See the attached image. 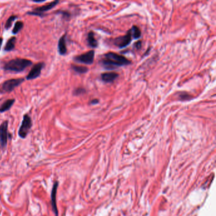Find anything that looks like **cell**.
I'll return each instance as SVG.
<instances>
[{"label": "cell", "instance_id": "cb8c5ba5", "mask_svg": "<svg viewBox=\"0 0 216 216\" xmlns=\"http://www.w3.org/2000/svg\"><path fill=\"white\" fill-rule=\"evenodd\" d=\"M99 103L98 100L95 99V100H91V102H90V104H91V105H95V104H97V103Z\"/></svg>", "mask_w": 216, "mask_h": 216}, {"label": "cell", "instance_id": "e0dca14e", "mask_svg": "<svg viewBox=\"0 0 216 216\" xmlns=\"http://www.w3.org/2000/svg\"><path fill=\"white\" fill-rule=\"evenodd\" d=\"M72 68L75 72L79 74H85L88 71V69L85 66L72 65Z\"/></svg>", "mask_w": 216, "mask_h": 216}, {"label": "cell", "instance_id": "30bf717a", "mask_svg": "<svg viewBox=\"0 0 216 216\" xmlns=\"http://www.w3.org/2000/svg\"><path fill=\"white\" fill-rule=\"evenodd\" d=\"M58 186H59V183L57 181L53 184L52 190H51V194L52 209H53V212H55L56 216H58V215H59L58 208H57V200H56Z\"/></svg>", "mask_w": 216, "mask_h": 216}, {"label": "cell", "instance_id": "ffe728a7", "mask_svg": "<svg viewBox=\"0 0 216 216\" xmlns=\"http://www.w3.org/2000/svg\"><path fill=\"white\" fill-rule=\"evenodd\" d=\"M17 18V16H15V15H12L11 17H9V18L7 20L6 23H5V29H9L10 28H11V26L12 25V23L13 22V21Z\"/></svg>", "mask_w": 216, "mask_h": 216}, {"label": "cell", "instance_id": "7c38bea8", "mask_svg": "<svg viewBox=\"0 0 216 216\" xmlns=\"http://www.w3.org/2000/svg\"><path fill=\"white\" fill-rule=\"evenodd\" d=\"M59 52L61 55H65L67 53V46H66V36L64 35L60 38L58 44Z\"/></svg>", "mask_w": 216, "mask_h": 216}, {"label": "cell", "instance_id": "44dd1931", "mask_svg": "<svg viewBox=\"0 0 216 216\" xmlns=\"http://www.w3.org/2000/svg\"><path fill=\"white\" fill-rule=\"evenodd\" d=\"M86 92V90L83 88H79L76 90H74V95L77 96V95H82L83 93H85Z\"/></svg>", "mask_w": 216, "mask_h": 216}, {"label": "cell", "instance_id": "2e32d148", "mask_svg": "<svg viewBox=\"0 0 216 216\" xmlns=\"http://www.w3.org/2000/svg\"><path fill=\"white\" fill-rule=\"evenodd\" d=\"M131 30L132 38L134 39H139L141 37V31H140V29L138 28L137 26L134 25L132 28H131Z\"/></svg>", "mask_w": 216, "mask_h": 216}, {"label": "cell", "instance_id": "9c48e42d", "mask_svg": "<svg viewBox=\"0 0 216 216\" xmlns=\"http://www.w3.org/2000/svg\"><path fill=\"white\" fill-rule=\"evenodd\" d=\"M45 64L44 62H39L33 66L29 73L26 76L27 80H32L38 78L41 72V70L44 67Z\"/></svg>", "mask_w": 216, "mask_h": 216}, {"label": "cell", "instance_id": "7402d4cb", "mask_svg": "<svg viewBox=\"0 0 216 216\" xmlns=\"http://www.w3.org/2000/svg\"><path fill=\"white\" fill-rule=\"evenodd\" d=\"M57 13H61L63 15V18H65V19H69L70 17V14L69 12H68L67 11H62L60 10Z\"/></svg>", "mask_w": 216, "mask_h": 216}, {"label": "cell", "instance_id": "6da1fadb", "mask_svg": "<svg viewBox=\"0 0 216 216\" xmlns=\"http://www.w3.org/2000/svg\"><path fill=\"white\" fill-rule=\"evenodd\" d=\"M101 64L105 69L112 70L119 67L129 65L131 62L124 56L116 53L109 52L103 56Z\"/></svg>", "mask_w": 216, "mask_h": 216}, {"label": "cell", "instance_id": "7a4b0ae2", "mask_svg": "<svg viewBox=\"0 0 216 216\" xmlns=\"http://www.w3.org/2000/svg\"><path fill=\"white\" fill-rule=\"evenodd\" d=\"M32 64V62L28 59H15L7 62L4 65L3 69L8 71L20 72L23 71L27 67H29Z\"/></svg>", "mask_w": 216, "mask_h": 216}, {"label": "cell", "instance_id": "8992f818", "mask_svg": "<svg viewBox=\"0 0 216 216\" xmlns=\"http://www.w3.org/2000/svg\"><path fill=\"white\" fill-rule=\"evenodd\" d=\"M8 127V122L7 121H4L0 125V147L2 148H5L7 145L8 138L9 136Z\"/></svg>", "mask_w": 216, "mask_h": 216}, {"label": "cell", "instance_id": "9a60e30c", "mask_svg": "<svg viewBox=\"0 0 216 216\" xmlns=\"http://www.w3.org/2000/svg\"><path fill=\"white\" fill-rule=\"evenodd\" d=\"M16 43V38L15 37H12L10 39H8L7 41L6 46L5 47V50L7 51H12L15 48V45Z\"/></svg>", "mask_w": 216, "mask_h": 216}, {"label": "cell", "instance_id": "8fae6325", "mask_svg": "<svg viewBox=\"0 0 216 216\" xmlns=\"http://www.w3.org/2000/svg\"><path fill=\"white\" fill-rule=\"evenodd\" d=\"M119 77L116 72H105L101 74V79L105 83H112Z\"/></svg>", "mask_w": 216, "mask_h": 216}, {"label": "cell", "instance_id": "ba28073f", "mask_svg": "<svg viewBox=\"0 0 216 216\" xmlns=\"http://www.w3.org/2000/svg\"><path fill=\"white\" fill-rule=\"evenodd\" d=\"M59 3V1H58V0H57V1L52 2L49 3H48L47 5H44V6H42V7H38V8H35L33 12H28V13L30 14V15H36V16L43 17V16L44 15L43 14V12H47V11L53 8Z\"/></svg>", "mask_w": 216, "mask_h": 216}, {"label": "cell", "instance_id": "603a6c76", "mask_svg": "<svg viewBox=\"0 0 216 216\" xmlns=\"http://www.w3.org/2000/svg\"><path fill=\"white\" fill-rule=\"evenodd\" d=\"M134 46L135 48H136V49H140V48H141V41H139L136 42V43H135V44H134Z\"/></svg>", "mask_w": 216, "mask_h": 216}, {"label": "cell", "instance_id": "277c9868", "mask_svg": "<svg viewBox=\"0 0 216 216\" xmlns=\"http://www.w3.org/2000/svg\"><path fill=\"white\" fill-rule=\"evenodd\" d=\"M32 120L28 114H25L23 117L22 124L18 130V135L22 138H25L32 127Z\"/></svg>", "mask_w": 216, "mask_h": 216}, {"label": "cell", "instance_id": "5bb4252c", "mask_svg": "<svg viewBox=\"0 0 216 216\" xmlns=\"http://www.w3.org/2000/svg\"><path fill=\"white\" fill-rule=\"evenodd\" d=\"M88 44L92 48H96L98 46V41L95 38V34L93 32H90L88 34Z\"/></svg>", "mask_w": 216, "mask_h": 216}, {"label": "cell", "instance_id": "4fadbf2b", "mask_svg": "<svg viewBox=\"0 0 216 216\" xmlns=\"http://www.w3.org/2000/svg\"><path fill=\"white\" fill-rule=\"evenodd\" d=\"M14 103H15L14 99H10L5 101L2 105V106H0V112L3 113L7 111H9L11 109V107L13 106V105L14 104Z\"/></svg>", "mask_w": 216, "mask_h": 216}, {"label": "cell", "instance_id": "3957f363", "mask_svg": "<svg viewBox=\"0 0 216 216\" xmlns=\"http://www.w3.org/2000/svg\"><path fill=\"white\" fill-rule=\"evenodd\" d=\"M24 79L22 78L12 79L6 80L0 85V93H5L12 91L16 87L18 86L23 82Z\"/></svg>", "mask_w": 216, "mask_h": 216}, {"label": "cell", "instance_id": "d4e9b609", "mask_svg": "<svg viewBox=\"0 0 216 216\" xmlns=\"http://www.w3.org/2000/svg\"><path fill=\"white\" fill-rule=\"evenodd\" d=\"M2 43H3V39H2V38H0V48H1Z\"/></svg>", "mask_w": 216, "mask_h": 216}, {"label": "cell", "instance_id": "d6986e66", "mask_svg": "<svg viewBox=\"0 0 216 216\" xmlns=\"http://www.w3.org/2000/svg\"><path fill=\"white\" fill-rule=\"evenodd\" d=\"M23 23L22 22H21V21L17 22L15 24L13 29L12 33L13 34H17L23 28Z\"/></svg>", "mask_w": 216, "mask_h": 216}, {"label": "cell", "instance_id": "ac0fdd59", "mask_svg": "<svg viewBox=\"0 0 216 216\" xmlns=\"http://www.w3.org/2000/svg\"><path fill=\"white\" fill-rule=\"evenodd\" d=\"M177 98L181 101H188L192 98V96L186 92L179 93Z\"/></svg>", "mask_w": 216, "mask_h": 216}, {"label": "cell", "instance_id": "52a82bcc", "mask_svg": "<svg viewBox=\"0 0 216 216\" xmlns=\"http://www.w3.org/2000/svg\"><path fill=\"white\" fill-rule=\"evenodd\" d=\"M95 58V51L91 50L88 52H86L82 55L75 57L74 60L79 63H83L87 65H91L93 63Z\"/></svg>", "mask_w": 216, "mask_h": 216}, {"label": "cell", "instance_id": "5b68a950", "mask_svg": "<svg viewBox=\"0 0 216 216\" xmlns=\"http://www.w3.org/2000/svg\"><path fill=\"white\" fill-rule=\"evenodd\" d=\"M132 33L131 30H129L127 34L123 36L118 37L114 39L113 43L115 46L119 48H123L128 46L132 40Z\"/></svg>", "mask_w": 216, "mask_h": 216}]
</instances>
